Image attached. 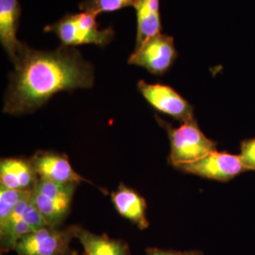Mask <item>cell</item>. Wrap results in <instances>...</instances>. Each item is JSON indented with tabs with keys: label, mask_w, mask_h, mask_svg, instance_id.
I'll use <instances>...</instances> for the list:
<instances>
[{
	"label": "cell",
	"mask_w": 255,
	"mask_h": 255,
	"mask_svg": "<svg viewBox=\"0 0 255 255\" xmlns=\"http://www.w3.org/2000/svg\"><path fill=\"white\" fill-rule=\"evenodd\" d=\"M137 88L155 110L180 120L182 123L194 119L193 106L172 87L160 83L151 84L140 80L137 83Z\"/></svg>",
	"instance_id": "9c48e42d"
},
{
	"label": "cell",
	"mask_w": 255,
	"mask_h": 255,
	"mask_svg": "<svg viewBox=\"0 0 255 255\" xmlns=\"http://www.w3.org/2000/svg\"><path fill=\"white\" fill-rule=\"evenodd\" d=\"M31 192L25 194L9 218L0 224V245L2 252L13 251L17 242L24 236L48 226L34 204Z\"/></svg>",
	"instance_id": "5b68a950"
},
{
	"label": "cell",
	"mask_w": 255,
	"mask_h": 255,
	"mask_svg": "<svg viewBox=\"0 0 255 255\" xmlns=\"http://www.w3.org/2000/svg\"><path fill=\"white\" fill-rule=\"evenodd\" d=\"M72 238L71 226L64 230L46 226L24 236L13 251L17 255H72Z\"/></svg>",
	"instance_id": "52a82bcc"
},
{
	"label": "cell",
	"mask_w": 255,
	"mask_h": 255,
	"mask_svg": "<svg viewBox=\"0 0 255 255\" xmlns=\"http://www.w3.org/2000/svg\"><path fill=\"white\" fill-rule=\"evenodd\" d=\"M79 255V254H78V253H77V252H73V255Z\"/></svg>",
	"instance_id": "44dd1931"
},
{
	"label": "cell",
	"mask_w": 255,
	"mask_h": 255,
	"mask_svg": "<svg viewBox=\"0 0 255 255\" xmlns=\"http://www.w3.org/2000/svg\"><path fill=\"white\" fill-rule=\"evenodd\" d=\"M97 15L89 11L66 13L62 18L44 27L46 33H53L64 46L93 45L101 48L109 46L115 38L112 27L100 28Z\"/></svg>",
	"instance_id": "7a4b0ae2"
},
{
	"label": "cell",
	"mask_w": 255,
	"mask_h": 255,
	"mask_svg": "<svg viewBox=\"0 0 255 255\" xmlns=\"http://www.w3.org/2000/svg\"><path fill=\"white\" fill-rule=\"evenodd\" d=\"M39 176L29 159L4 158L0 162V186L21 192H31Z\"/></svg>",
	"instance_id": "7c38bea8"
},
{
	"label": "cell",
	"mask_w": 255,
	"mask_h": 255,
	"mask_svg": "<svg viewBox=\"0 0 255 255\" xmlns=\"http://www.w3.org/2000/svg\"><path fill=\"white\" fill-rule=\"evenodd\" d=\"M158 122L165 128L170 140L169 163L174 167L188 164L216 150L217 143L206 136L195 119L185 121L179 128H173L156 117Z\"/></svg>",
	"instance_id": "3957f363"
},
{
	"label": "cell",
	"mask_w": 255,
	"mask_h": 255,
	"mask_svg": "<svg viewBox=\"0 0 255 255\" xmlns=\"http://www.w3.org/2000/svg\"><path fill=\"white\" fill-rule=\"evenodd\" d=\"M78 185L79 183H60L39 178L31 195L48 226L59 227L67 218Z\"/></svg>",
	"instance_id": "277c9868"
},
{
	"label": "cell",
	"mask_w": 255,
	"mask_h": 255,
	"mask_svg": "<svg viewBox=\"0 0 255 255\" xmlns=\"http://www.w3.org/2000/svg\"><path fill=\"white\" fill-rule=\"evenodd\" d=\"M27 192L10 190L0 186V224L6 221Z\"/></svg>",
	"instance_id": "e0dca14e"
},
{
	"label": "cell",
	"mask_w": 255,
	"mask_h": 255,
	"mask_svg": "<svg viewBox=\"0 0 255 255\" xmlns=\"http://www.w3.org/2000/svg\"><path fill=\"white\" fill-rule=\"evenodd\" d=\"M4 94L3 113L32 114L61 92L89 89L95 83V67L72 46L40 50L25 43Z\"/></svg>",
	"instance_id": "6da1fadb"
},
{
	"label": "cell",
	"mask_w": 255,
	"mask_h": 255,
	"mask_svg": "<svg viewBox=\"0 0 255 255\" xmlns=\"http://www.w3.org/2000/svg\"><path fill=\"white\" fill-rule=\"evenodd\" d=\"M146 255H183L182 252L172 251V250H162L157 248H148L146 249Z\"/></svg>",
	"instance_id": "d6986e66"
},
{
	"label": "cell",
	"mask_w": 255,
	"mask_h": 255,
	"mask_svg": "<svg viewBox=\"0 0 255 255\" xmlns=\"http://www.w3.org/2000/svg\"><path fill=\"white\" fill-rule=\"evenodd\" d=\"M20 17L18 0H0V44L11 64L16 62L25 45L17 38Z\"/></svg>",
	"instance_id": "8fae6325"
},
{
	"label": "cell",
	"mask_w": 255,
	"mask_h": 255,
	"mask_svg": "<svg viewBox=\"0 0 255 255\" xmlns=\"http://www.w3.org/2000/svg\"><path fill=\"white\" fill-rule=\"evenodd\" d=\"M29 160L41 179L60 183L87 182L86 179L74 170L67 156L64 153L39 150Z\"/></svg>",
	"instance_id": "30bf717a"
},
{
	"label": "cell",
	"mask_w": 255,
	"mask_h": 255,
	"mask_svg": "<svg viewBox=\"0 0 255 255\" xmlns=\"http://www.w3.org/2000/svg\"><path fill=\"white\" fill-rule=\"evenodd\" d=\"M241 162L246 170H255V138L241 143Z\"/></svg>",
	"instance_id": "ac0fdd59"
},
{
	"label": "cell",
	"mask_w": 255,
	"mask_h": 255,
	"mask_svg": "<svg viewBox=\"0 0 255 255\" xmlns=\"http://www.w3.org/2000/svg\"><path fill=\"white\" fill-rule=\"evenodd\" d=\"M74 238L82 244L85 255H130L127 243L110 238L106 235H96L81 226H71Z\"/></svg>",
	"instance_id": "5bb4252c"
},
{
	"label": "cell",
	"mask_w": 255,
	"mask_h": 255,
	"mask_svg": "<svg viewBox=\"0 0 255 255\" xmlns=\"http://www.w3.org/2000/svg\"><path fill=\"white\" fill-rule=\"evenodd\" d=\"M112 201L120 216L130 220L141 230L148 228L146 201L134 189L121 183L119 189L112 193Z\"/></svg>",
	"instance_id": "4fadbf2b"
},
{
	"label": "cell",
	"mask_w": 255,
	"mask_h": 255,
	"mask_svg": "<svg viewBox=\"0 0 255 255\" xmlns=\"http://www.w3.org/2000/svg\"><path fill=\"white\" fill-rule=\"evenodd\" d=\"M175 167L185 173L222 182H229L246 170L239 155L230 154L226 151L219 152L217 150L195 162L178 164Z\"/></svg>",
	"instance_id": "ba28073f"
},
{
	"label": "cell",
	"mask_w": 255,
	"mask_h": 255,
	"mask_svg": "<svg viewBox=\"0 0 255 255\" xmlns=\"http://www.w3.org/2000/svg\"><path fill=\"white\" fill-rule=\"evenodd\" d=\"M135 2L136 0H84L79 4V8L81 10L89 11L99 16L101 13L133 7Z\"/></svg>",
	"instance_id": "2e32d148"
},
{
	"label": "cell",
	"mask_w": 255,
	"mask_h": 255,
	"mask_svg": "<svg viewBox=\"0 0 255 255\" xmlns=\"http://www.w3.org/2000/svg\"><path fill=\"white\" fill-rule=\"evenodd\" d=\"M183 255H203V254L199 251H189V252H184Z\"/></svg>",
	"instance_id": "ffe728a7"
},
{
	"label": "cell",
	"mask_w": 255,
	"mask_h": 255,
	"mask_svg": "<svg viewBox=\"0 0 255 255\" xmlns=\"http://www.w3.org/2000/svg\"><path fill=\"white\" fill-rule=\"evenodd\" d=\"M133 8L136 12L135 46H138L162 33L160 0H136Z\"/></svg>",
	"instance_id": "9a60e30c"
},
{
	"label": "cell",
	"mask_w": 255,
	"mask_h": 255,
	"mask_svg": "<svg viewBox=\"0 0 255 255\" xmlns=\"http://www.w3.org/2000/svg\"><path fill=\"white\" fill-rule=\"evenodd\" d=\"M177 57L173 37L161 33L135 46L128 64L142 67L155 76H162L171 68Z\"/></svg>",
	"instance_id": "8992f818"
}]
</instances>
